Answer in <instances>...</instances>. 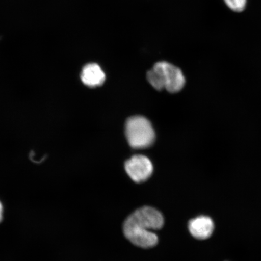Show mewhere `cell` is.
Wrapping results in <instances>:
<instances>
[{
  "label": "cell",
  "instance_id": "6da1fadb",
  "mask_svg": "<svg viewBox=\"0 0 261 261\" xmlns=\"http://www.w3.org/2000/svg\"><path fill=\"white\" fill-rule=\"evenodd\" d=\"M164 218L158 210L151 207L138 208L126 218L123 224V233L135 246L151 248L158 243V237L154 230L161 229Z\"/></svg>",
  "mask_w": 261,
  "mask_h": 261
},
{
  "label": "cell",
  "instance_id": "7a4b0ae2",
  "mask_svg": "<svg viewBox=\"0 0 261 261\" xmlns=\"http://www.w3.org/2000/svg\"><path fill=\"white\" fill-rule=\"evenodd\" d=\"M147 79L150 84L159 91L166 89L169 93L181 91L186 83L182 71L177 67L167 62L156 63L147 73Z\"/></svg>",
  "mask_w": 261,
  "mask_h": 261
},
{
  "label": "cell",
  "instance_id": "3957f363",
  "mask_svg": "<svg viewBox=\"0 0 261 261\" xmlns=\"http://www.w3.org/2000/svg\"><path fill=\"white\" fill-rule=\"evenodd\" d=\"M125 135L129 145L135 149L148 148L153 144L155 137L151 122L140 116L129 117L127 120Z\"/></svg>",
  "mask_w": 261,
  "mask_h": 261
},
{
  "label": "cell",
  "instance_id": "277c9868",
  "mask_svg": "<svg viewBox=\"0 0 261 261\" xmlns=\"http://www.w3.org/2000/svg\"><path fill=\"white\" fill-rule=\"evenodd\" d=\"M125 171L134 181L142 182L151 177L153 166L151 161L146 156L136 155L126 161Z\"/></svg>",
  "mask_w": 261,
  "mask_h": 261
},
{
  "label": "cell",
  "instance_id": "5b68a950",
  "mask_svg": "<svg viewBox=\"0 0 261 261\" xmlns=\"http://www.w3.org/2000/svg\"><path fill=\"white\" fill-rule=\"evenodd\" d=\"M188 229L191 236L198 240H207L215 230L213 220L206 215H200L189 221Z\"/></svg>",
  "mask_w": 261,
  "mask_h": 261
},
{
  "label": "cell",
  "instance_id": "8992f818",
  "mask_svg": "<svg viewBox=\"0 0 261 261\" xmlns=\"http://www.w3.org/2000/svg\"><path fill=\"white\" fill-rule=\"evenodd\" d=\"M81 78L86 86L93 88L102 86L106 81V74L99 65L91 63L83 68Z\"/></svg>",
  "mask_w": 261,
  "mask_h": 261
},
{
  "label": "cell",
  "instance_id": "52a82bcc",
  "mask_svg": "<svg viewBox=\"0 0 261 261\" xmlns=\"http://www.w3.org/2000/svg\"><path fill=\"white\" fill-rule=\"evenodd\" d=\"M231 10L237 12H242L246 7L247 0H224Z\"/></svg>",
  "mask_w": 261,
  "mask_h": 261
},
{
  "label": "cell",
  "instance_id": "ba28073f",
  "mask_svg": "<svg viewBox=\"0 0 261 261\" xmlns=\"http://www.w3.org/2000/svg\"><path fill=\"white\" fill-rule=\"evenodd\" d=\"M3 218V204L0 201V223H1Z\"/></svg>",
  "mask_w": 261,
  "mask_h": 261
}]
</instances>
